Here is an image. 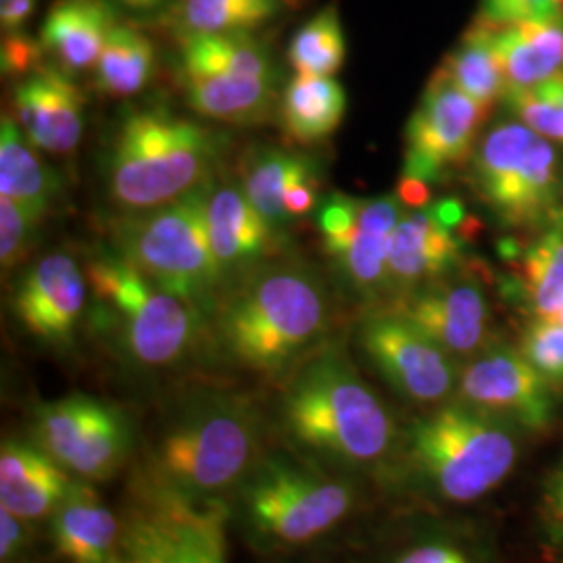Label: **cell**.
I'll return each mask as SVG.
<instances>
[{"label":"cell","mask_w":563,"mask_h":563,"mask_svg":"<svg viewBox=\"0 0 563 563\" xmlns=\"http://www.w3.org/2000/svg\"><path fill=\"white\" fill-rule=\"evenodd\" d=\"M280 426L292 453L336 474L380 465L397 437L390 411L336 344L316 349L292 369Z\"/></svg>","instance_id":"6da1fadb"},{"label":"cell","mask_w":563,"mask_h":563,"mask_svg":"<svg viewBox=\"0 0 563 563\" xmlns=\"http://www.w3.org/2000/svg\"><path fill=\"white\" fill-rule=\"evenodd\" d=\"M328 322L322 278L292 263L253 272L216 311L218 341L228 357L265 376H282L309 357Z\"/></svg>","instance_id":"7a4b0ae2"},{"label":"cell","mask_w":563,"mask_h":563,"mask_svg":"<svg viewBox=\"0 0 563 563\" xmlns=\"http://www.w3.org/2000/svg\"><path fill=\"white\" fill-rule=\"evenodd\" d=\"M151 478L197 505H230L267 453L255 407L236 395L202 393L163 423Z\"/></svg>","instance_id":"3957f363"},{"label":"cell","mask_w":563,"mask_h":563,"mask_svg":"<svg viewBox=\"0 0 563 563\" xmlns=\"http://www.w3.org/2000/svg\"><path fill=\"white\" fill-rule=\"evenodd\" d=\"M223 139L167 109L123 113L107 157V190L125 213L176 201L209 181Z\"/></svg>","instance_id":"277c9868"},{"label":"cell","mask_w":563,"mask_h":563,"mask_svg":"<svg viewBox=\"0 0 563 563\" xmlns=\"http://www.w3.org/2000/svg\"><path fill=\"white\" fill-rule=\"evenodd\" d=\"M355 488L342 474L297 453H265L241 484L230 511L263 551H295L323 539L349 518Z\"/></svg>","instance_id":"5b68a950"},{"label":"cell","mask_w":563,"mask_h":563,"mask_svg":"<svg viewBox=\"0 0 563 563\" xmlns=\"http://www.w3.org/2000/svg\"><path fill=\"white\" fill-rule=\"evenodd\" d=\"M86 278L95 323L128 362L172 367L199 341L201 311L167 292L118 251L92 257Z\"/></svg>","instance_id":"8992f818"},{"label":"cell","mask_w":563,"mask_h":563,"mask_svg":"<svg viewBox=\"0 0 563 563\" xmlns=\"http://www.w3.org/2000/svg\"><path fill=\"white\" fill-rule=\"evenodd\" d=\"M209 186L205 181L176 201L125 213L111 228L113 251L205 318L216 316L228 280L209 236Z\"/></svg>","instance_id":"52a82bcc"},{"label":"cell","mask_w":563,"mask_h":563,"mask_svg":"<svg viewBox=\"0 0 563 563\" xmlns=\"http://www.w3.org/2000/svg\"><path fill=\"white\" fill-rule=\"evenodd\" d=\"M407 455L439 499L474 504L509 476L518 439L507 420L455 401L411 426Z\"/></svg>","instance_id":"ba28073f"},{"label":"cell","mask_w":563,"mask_h":563,"mask_svg":"<svg viewBox=\"0 0 563 563\" xmlns=\"http://www.w3.org/2000/svg\"><path fill=\"white\" fill-rule=\"evenodd\" d=\"M478 197L504 228L543 230L563 209L560 153L518 121L488 130L472 155Z\"/></svg>","instance_id":"9c48e42d"},{"label":"cell","mask_w":563,"mask_h":563,"mask_svg":"<svg viewBox=\"0 0 563 563\" xmlns=\"http://www.w3.org/2000/svg\"><path fill=\"white\" fill-rule=\"evenodd\" d=\"M230 505H197L153 478L134 493L121 522L115 563H225Z\"/></svg>","instance_id":"30bf717a"},{"label":"cell","mask_w":563,"mask_h":563,"mask_svg":"<svg viewBox=\"0 0 563 563\" xmlns=\"http://www.w3.org/2000/svg\"><path fill=\"white\" fill-rule=\"evenodd\" d=\"M405 205L395 195L374 199L332 192L320 205L318 228L323 251L342 280L363 299L390 292L388 251Z\"/></svg>","instance_id":"8fae6325"},{"label":"cell","mask_w":563,"mask_h":563,"mask_svg":"<svg viewBox=\"0 0 563 563\" xmlns=\"http://www.w3.org/2000/svg\"><path fill=\"white\" fill-rule=\"evenodd\" d=\"M34 443L78 481L101 483L125 463L132 430L118 407L76 393L36 409Z\"/></svg>","instance_id":"7c38bea8"},{"label":"cell","mask_w":563,"mask_h":563,"mask_svg":"<svg viewBox=\"0 0 563 563\" xmlns=\"http://www.w3.org/2000/svg\"><path fill=\"white\" fill-rule=\"evenodd\" d=\"M488 111L441 71L428 81L422 101L407 121L401 176L434 184L472 159Z\"/></svg>","instance_id":"4fadbf2b"},{"label":"cell","mask_w":563,"mask_h":563,"mask_svg":"<svg viewBox=\"0 0 563 563\" xmlns=\"http://www.w3.org/2000/svg\"><path fill=\"white\" fill-rule=\"evenodd\" d=\"M360 344L384 380L409 401H443L457 388L455 357L393 309L363 320Z\"/></svg>","instance_id":"5bb4252c"},{"label":"cell","mask_w":563,"mask_h":563,"mask_svg":"<svg viewBox=\"0 0 563 563\" xmlns=\"http://www.w3.org/2000/svg\"><path fill=\"white\" fill-rule=\"evenodd\" d=\"M476 234V222L457 199L430 202L402 213L388 251L390 292L405 297L423 284L441 280L462 267L463 244Z\"/></svg>","instance_id":"9a60e30c"},{"label":"cell","mask_w":563,"mask_h":563,"mask_svg":"<svg viewBox=\"0 0 563 563\" xmlns=\"http://www.w3.org/2000/svg\"><path fill=\"white\" fill-rule=\"evenodd\" d=\"M457 401L544 432L555 420L553 386L528 362L520 349L490 344L467 363L457 378Z\"/></svg>","instance_id":"2e32d148"},{"label":"cell","mask_w":563,"mask_h":563,"mask_svg":"<svg viewBox=\"0 0 563 563\" xmlns=\"http://www.w3.org/2000/svg\"><path fill=\"white\" fill-rule=\"evenodd\" d=\"M441 344L451 357H470L488 349L490 307L481 282L457 272L423 284L393 307Z\"/></svg>","instance_id":"e0dca14e"},{"label":"cell","mask_w":563,"mask_h":563,"mask_svg":"<svg viewBox=\"0 0 563 563\" xmlns=\"http://www.w3.org/2000/svg\"><path fill=\"white\" fill-rule=\"evenodd\" d=\"M88 278L67 253H51L32 263L13 290V313L38 341L71 344L88 302Z\"/></svg>","instance_id":"ac0fdd59"},{"label":"cell","mask_w":563,"mask_h":563,"mask_svg":"<svg viewBox=\"0 0 563 563\" xmlns=\"http://www.w3.org/2000/svg\"><path fill=\"white\" fill-rule=\"evenodd\" d=\"M84 95L55 67H38L13 90V120L25 139L48 153H69L84 132Z\"/></svg>","instance_id":"d6986e66"},{"label":"cell","mask_w":563,"mask_h":563,"mask_svg":"<svg viewBox=\"0 0 563 563\" xmlns=\"http://www.w3.org/2000/svg\"><path fill=\"white\" fill-rule=\"evenodd\" d=\"M74 483L42 446L4 441L0 449V507L27 522L51 518Z\"/></svg>","instance_id":"ffe728a7"},{"label":"cell","mask_w":563,"mask_h":563,"mask_svg":"<svg viewBox=\"0 0 563 563\" xmlns=\"http://www.w3.org/2000/svg\"><path fill=\"white\" fill-rule=\"evenodd\" d=\"M51 534L69 563H115L121 522L86 481H74L51 516Z\"/></svg>","instance_id":"44dd1931"},{"label":"cell","mask_w":563,"mask_h":563,"mask_svg":"<svg viewBox=\"0 0 563 563\" xmlns=\"http://www.w3.org/2000/svg\"><path fill=\"white\" fill-rule=\"evenodd\" d=\"M501 257L516 267L505 292L511 290L534 320H553L563 307V209L526 246L501 242Z\"/></svg>","instance_id":"7402d4cb"},{"label":"cell","mask_w":563,"mask_h":563,"mask_svg":"<svg viewBox=\"0 0 563 563\" xmlns=\"http://www.w3.org/2000/svg\"><path fill=\"white\" fill-rule=\"evenodd\" d=\"M207 223L216 257L228 274L241 272L274 251L276 228L249 201L234 184L216 186L211 181L207 197Z\"/></svg>","instance_id":"603a6c76"},{"label":"cell","mask_w":563,"mask_h":563,"mask_svg":"<svg viewBox=\"0 0 563 563\" xmlns=\"http://www.w3.org/2000/svg\"><path fill=\"white\" fill-rule=\"evenodd\" d=\"M115 18L102 0H59L42 23L41 44L69 71H84L101 57Z\"/></svg>","instance_id":"cb8c5ba5"},{"label":"cell","mask_w":563,"mask_h":563,"mask_svg":"<svg viewBox=\"0 0 563 563\" xmlns=\"http://www.w3.org/2000/svg\"><path fill=\"white\" fill-rule=\"evenodd\" d=\"M505 92L541 86L563 74V15L497 30Z\"/></svg>","instance_id":"d4e9b609"},{"label":"cell","mask_w":563,"mask_h":563,"mask_svg":"<svg viewBox=\"0 0 563 563\" xmlns=\"http://www.w3.org/2000/svg\"><path fill=\"white\" fill-rule=\"evenodd\" d=\"M188 104L211 120L225 123H262L272 115L278 99V78L199 74L181 78Z\"/></svg>","instance_id":"484cf974"},{"label":"cell","mask_w":563,"mask_h":563,"mask_svg":"<svg viewBox=\"0 0 563 563\" xmlns=\"http://www.w3.org/2000/svg\"><path fill=\"white\" fill-rule=\"evenodd\" d=\"M0 197L21 205L44 220L59 197V176L36 155L18 121L2 115L0 123Z\"/></svg>","instance_id":"4316f807"},{"label":"cell","mask_w":563,"mask_h":563,"mask_svg":"<svg viewBox=\"0 0 563 563\" xmlns=\"http://www.w3.org/2000/svg\"><path fill=\"white\" fill-rule=\"evenodd\" d=\"M346 113V92L334 78L297 76L282 95V128L290 141L316 144L330 139Z\"/></svg>","instance_id":"83f0119b"},{"label":"cell","mask_w":563,"mask_h":563,"mask_svg":"<svg viewBox=\"0 0 563 563\" xmlns=\"http://www.w3.org/2000/svg\"><path fill=\"white\" fill-rule=\"evenodd\" d=\"M322 174L320 165L305 155L284 148H257L244 162L242 190L274 228L288 222L284 211V195L309 176Z\"/></svg>","instance_id":"f1b7e54d"},{"label":"cell","mask_w":563,"mask_h":563,"mask_svg":"<svg viewBox=\"0 0 563 563\" xmlns=\"http://www.w3.org/2000/svg\"><path fill=\"white\" fill-rule=\"evenodd\" d=\"M439 71L488 113L497 102H504L505 78L497 55V30L478 20L463 34L457 48L446 55Z\"/></svg>","instance_id":"f546056e"},{"label":"cell","mask_w":563,"mask_h":563,"mask_svg":"<svg viewBox=\"0 0 563 563\" xmlns=\"http://www.w3.org/2000/svg\"><path fill=\"white\" fill-rule=\"evenodd\" d=\"M180 74H234L278 78L267 48L249 34H201L184 36L180 44Z\"/></svg>","instance_id":"4dcf8cb0"},{"label":"cell","mask_w":563,"mask_h":563,"mask_svg":"<svg viewBox=\"0 0 563 563\" xmlns=\"http://www.w3.org/2000/svg\"><path fill=\"white\" fill-rule=\"evenodd\" d=\"M155 44L130 25H115L107 36L101 57L95 65L99 92L123 99L141 92L155 74Z\"/></svg>","instance_id":"1f68e13d"},{"label":"cell","mask_w":563,"mask_h":563,"mask_svg":"<svg viewBox=\"0 0 563 563\" xmlns=\"http://www.w3.org/2000/svg\"><path fill=\"white\" fill-rule=\"evenodd\" d=\"M278 13V0H180L174 25L184 36L249 34Z\"/></svg>","instance_id":"d6a6232c"},{"label":"cell","mask_w":563,"mask_h":563,"mask_svg":"<svg viewBox=\"0 0 563 563\" xmlns=\"http://www.w3.org/2000/svg\"><path fill=\"white\" fill-rule=\"evenodd\" d=\"M346 57L341 18L334 7H325L305 21L288 44V63L297 76L334 78Z\"/></svg>","instance_id":"836d02e7"},{"label":"cell","mask_w":563,"mask_h":563,"mask_svg":"<svg viewBox=\"0 0 563 563\" xmlns=\"http://www.w3.org/2000/svg\"><path fill=\"white\" fill-rule=\"evenodd\" d=\"M520 351L551 386H563V325L534 320L523 330Z\"/></svg>","instance_id":"e575fe53"},{"label":"cell","mask_w":563,"mask_h":563,"mask_svg":"<svg viewBox=\"0 0 563 563\" xmlns=\"http://www.w3.org/2000/svg\"><path fill=\"white\" fill-rule=\"evenodd\" d=\"M504 104L537 134L551 142L563 144V107L544 97L539 88L507 90Z\"/></svg>","instance_id":"d590c367"},{"label":"cell","mask_w":563,"mask_h":563,"mask_svg":"<svg viewBox=\"0 0 563 563\" xmlns=\"http://www.w3.org/2000/svg\"><path fill=\"white\" fill-rule=\"evenodd\" d=\"M41 223L18 202L0 197V260L4 269L27 257Z\"/></svg>","instance_id":"8d00e7d4"},{"label":"cell","mask_w":563,"mask_h":563,"mask_svg":"<svg viewBox=\"0 0 563 563\" xmlns=\"http://www.w3.org/2000/svg\"><path fill=\"white\" fill-rule=\"evenodd\" d=\"M558 15H563V11L555 7L553 0H483L478 21L493 30H501L514 23Z\"/></svg>","instance_id":"74e56055"},{"label":"cell","mask_w":563,"mask_h":563,"mask_svg":"<svg viewBox=\"0 0 563 563\" xmlns=\"http://www.w3.org/2000/svg\"><path fill=\"white\" fill-rule=\"evenodd\" d=\"M541 522L549 541L563 551V457L544 481Z\"/></svg>","instance_id":"f35d334b"},{"label":"cell","mask_w":563,"mask_h":563,"mask_svg":"<svg viewBox=\"0 0 563 563\" xmlns=\"http://www.w3.org/2000/svg\"><path fill=\"white\" fill-rule=\"evenodd\" d=\"M42 48L44 46L38 42L11 34L2 42V74L18 78L30 76L41 67Z\"/></svg>","instance_id":"ab89813d"},{"label":"cell","mask_w":563,"mask_h":563,"mask_svg":"<svg viewBox=\"0 0 563 563\" xmlns=\"http://www.w3.org/2000/svg\"><path fill=\"white\" fill-rule=\"evenodd\" d=\"M390 563H474V560L455 544L423 541L402 549Z\"/></svg>","instance_id":"60d3db41"},{"label":"cell","mask_w":563,"mask_h":563,"mask_svg":"<svg viewBox=\"0 0 563 563\" xmlns=\"http://www.w3.org/2000/svg\"><path fill=\"white\" fill-rule=\"evenodd\" d=\"M27 520L18 518L15 514L0 507V558L2 562H11L21 555L27 547Z\"/></svg>","instance_id":"b9f144b4"},{"label":"cell","mask_w":563,"mask_h":563,"mask_svg":"<svg viewBox=\"0 0 563 563\" xmlns=\"http://www.w3.org/2000/svg\"><path fill=\"white\" fill-rule=\"evenodd\" d=\"M36 0H7L0 2V23L4 32H18L25 21L32 18Z\"/></svg>","instance_id":"7bdbcfd3"},{"label":"cell","mask_w":563,"mask_h":563,"mask_svg":"<svg viewBox=\"0 0 563 563\" xmlns=\"http://www.w3.org/2000/svg\"><path fill=\"white\" fill-rule=\"evenodd\" d=\"M397 197L401 199L405 209H422L432 201L430 184L418 178L401 176V180L397 184Z\"/></svg>","instance_id":"ee69618b"},{"label":"cell","mask_w":563,"mask_h":563,"mask_svg":"<svg viewBox=\"0 0 563 563\" xmlns=\"http://www.w3.org/2000/svg\"><path fill=\"white\" fill-rule=\"evenodd\" d=\"M123 7H128L130 11H153L157 7H162L167 0H118Z\"/></svg>","instance_id":"f6af8a7d"},{"label":"cell","mask_w":563,"mask_h":563,"mask_svg":"<svg viewBox=\"0 0 563 563\" xmlns=\"http://www.w3.org/2000/svg\"><path fill=\"white\" fill-rule=\"evenodd\" d=\"M553 322L562 323L563 325V307L560 309V311H558V316L553 318Z\"/></svg>","instance_id":"bcb514c9"},{"label":"cell","mask_w":563,"mask_h":563,"mask_svg":"<svg viewBox=\"0 0 563 563\" xmlns=\"http://www.w3.org/2000/svg\"><path fill=\"white\" fill-rule=\"evenodd\" d=\"M555 2V7L560 9V11H563V0H553Z\"/></svg>","instance_id":"7dc6e473"},{"label":"cell","mask_w":563,"mask_h":563,"mask_svg":"<svg viewBox=\"0 0 563 563\" xmlns=\"http://www.w3.org/2000/svg\"><path fill=\"white\" fill-rule=\"evenodd\" d=\"M0 2H7V0H0Z\"/></svg>","instance_id":"c3c4849f"}]
</instances>
